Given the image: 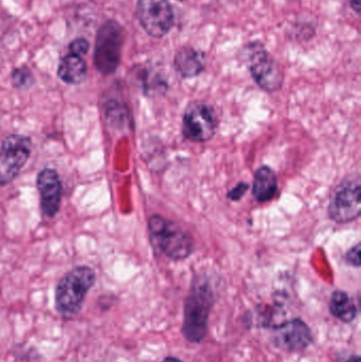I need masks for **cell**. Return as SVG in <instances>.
<instances>
[{
    "mask_svg": "<svg viewBox=\"0 0 361 362\" xmlns=\"http://www.w3.org/2000/svg\"><path fill=\"white\" fill-rule=\"evenodd\" d=\"M213 303V289L209 281L203 276H196L191 284L184 304L182 332L188 341L197 344L206 337Z\"/></svg>",
    "mask_w": 361,
    "mask_h": 362,
    "instance_id": "cell-1",
    "label": "cell"
},
{
    "mask_svg": "<svg viewBox=\"0 0 361 362\" xmlns=\"http://www.w3.org/2000/svg\"><path fill=\"white\" fill-rule=\"evenodd\" d=\"M148 226L150 244L165 257L173 261H182L192 255V236L177 223L155 214L148 219Z\"/></svg>",
    "mask_w": 361,
    "mask_h": 362,
    "instance_id": "cell-2",
    "label": "cell"
},
{
    "mask_svg": "<svg viewBox=\"0 0 361 362\" xmlns=\"http://www.w3.org/2000/svg\"><path fill=\"white\" fill-rule=\"evenodd\" d=\"M95 282V274L88 266L70 270L57 283L55 308L63 317L76 316L82 310L87 293Z\"/></svg>",
    "mask_w": 361,
    "mask_h": 362,
    "instance_id": "cell-3",
    "label": "cell"
},
{
    "mask_svg": "<svg viewBox=\"0 0 361 362\" xmlns=\"http://www.w3.org/2000/svg\"><path fill=\"white\" fill-rule=\"evenodd\" d=\"M245 59L256 84L268 93L281 89L284 74L281 66L261 42H251L245 49Z\"/></svg>",
    "mask_w": 361,
    "mask_h": 362,
    "instance_id": "cell-4",
    "label": "cell"
},
{
    "mask_svg": "<svg viewBox=\"0 0 361 362\" xmlns=\"http://www.w3.org/2000/svg\"><path fill=\"white\" fill-rule=\"evenodd\" d=\"M360 178L350 175L345 178L331 194L328 213L330 218L337 223H349L360 218Z\"/></svg>",
    "mask_w": 361,
    "mask_h": 362,
    "instance_id": "cell-5",
    "label": "cell"
},
{
    "mask_svg": "<svg viewBox=\"0 0 361 362\" xmlns=\"http://www.w3.org/2000/svg\"><path fill=\"white\" fill-rule=\"evenodd\" d=\"M124 34L117 21H108L97 31L93 63L101 74H114L121 61Z\"/></svg>",
    "mask_w": 361,
    "mask_h": 362,
    "instance_id": "cell-6",
    "label": "cell"
},
{
    "mask_svg": "<svg viewBox=\"0 0 361 362\" xmlns=\"http://www.w3.org/2000/svg\"><path fill=\"white\" fill-rule=\"evenodd\" d=\"M218 127V114L210 104L194 102L184 110L182 131L186 139L195 144L210 141L215 136Z\"/></svg>",
    "mask_w": 361,
    "mask_h": 362,
    "instance_id": "cell-7",
    "label": "cell"
},
{
    "mask_svg": "<svg viewBox=\"0 0 361 362\" xmlns=\"http://www.w3.org/2000/svg\"><path fill=\"white\" fill-rule=\"evenodd\" d=\"M32 141L25 135L8 136L0 148V185L12 182L31 154Z\"/></svg>",
    "mask_w": 361,
    "mask_h": 362,
    "instance_id": "cell-8",
    "label": "cell"
},
{
    "mask_svg": "<svg viewBox=\"0 0 361 362\" xmlns=\"http://www.w3.org/2000/svg\"><path fill=\"white\" fill-rule=\"evenodd\" d=\"M137 16L152 37H162L173 27L174 13L169 0H138Z\"/></svg>",
    "mask_w": 361,
    "mask_h": 362,
    "instance_id": "cell-9",
    "label": "cell"
},
{
    "mask_svg": "<svg viewBox=\"0 0 361 362\" xmlns=\"http://www.w3.org/2000/svg\"><path fill=\"white\" fill-rule=\"evenodd\" d=\"M273 340L277 348L286 352H302L313 341V335L304 321L294 319L276 327Z\"/></svg>",
    "mask_w": 361,
    "mask_h": 362,
    "instance_id": "cell-10",
    "label": "cell"
},
{
    "mask_svg": "<svg viewBox=\"0 0 361 362\" xmlns=\"http://www.w3.org/2000/svg\"><path fill=\"white\" fill-rule=\"evenodd\" d=\"M40 196V206L47 217H54L59 212L61 200V182L55 170H42L36 180Z\"/></svg>",
    "mask_w": 361,
    "mask_h": 362,
    "instance_id": "cell-11",
    "label": "cell"
},
{
    "mask_svg": "<svg viewBox=\"0 0 361 362\" xmlns=\"http://www.w3.org/2000/svg\"><path fill=\"white\" fill-rule=\"evenodd\" d=\"M279 189L277 175L271 168H259L252 183V194L256 202L264 204L271 202Z\"/></svg>",
    "mask_w": 361,
    "mask_h": 362,
    "instance_id": "cell-12",
    "label": "cell"
},
{
    "mask_svg": "<svg viewBox=\"0 0 361 362\" xmlns=\"http://www.w3.org/2000/svg\"><path fill=\"white\" fill-rule=\"evenodd\" d=\"M206 65V57L201 51L184 48L178 51L174 59L176 71L182 78H194L201 74Z\"/></svg>",
    "mask_w": 361,
    "mask_h": 362,
    "instance_id": "cell-13",
    "label": "cell"
},
{
    "mask_svg": "<svg viewBox=\"0 0 361 362\" xmlns=\"http://www.w3.org/2000/svg\"><path fill=\"white\" fill-rule=\"evenodd\" d=\"M87 67L84 59L78 55H66L57 68V76L67 84H81L86 78Z\"/></svg>",
    "mask_w": 361,
    "mask_h": 362,
    "instance_id": "cell-14",
    "label": "cell"
},
{
    "mask_svg": "<svg viewBox=\"0 0 361 362\" xmlns=\"http://www.w3.org/2000/svg\"><path fill=\"white\" fill-rule=\"evenodd\" d=\"M330 312L335 318L345 323L355 320L357 316V308L349 293L343 291L333 293L330 301Z\"/></svg>",
    "mask_w": 361,
    "mask_h": 362,
    "instance_id": "cell-15",
    "label": "cell"
},
{
    "mask_svg": "<svg viewBox=\"0 0 361 362\" xmlns=\"http://www.w3.org/2000/svg\"><path fill=\"white\" fill-rule=\"evenodd\" d=\"M13 86L17 89H25L31 86L33 83V76L28 67L17 68L13 71L12 76Z\"/></svg>",
    "mask_w": 361,
    "mask_h": 362,
    "instance_id": "cell-16",
    "label": "cell"
},
{
    "mask_svg": "<svg viewBox=\"0 0 361 362\" xmlns=\"http://www.w3.org/2000/svg\"><path fill=\"white\" fill-rule=\"evenodd\" d=\"M89 47H90V45H89L88 40L82 37L76 38L69 45L70 53L78 55V57H82V55L86 54L88 52Z\"/></svg>",
    "mask_w": 361,
    "mask_h": 362,
    "instance_id": "cell-17",
    "label": "cell"
},
{
    "mask_svg": "<svg viewBox=\"0 0 361 362\" xmlns=\"http://www.w3.org/2000/svg\"><path fill=\"white\" fill-rule=\"evenodd\" d=\"M248 189H249V185L243 181V182L237 183L233 189H231L228 194H227V196H228L229 199L237 202V200L243 198V196L247 193Z\"/></svg>",
    "mask_w": 361,
    "mask_h": 362,
    "instance_id": "cell-18",
    "label": "cell"
},
{
    "mask_svg": "<svg viewBox=\"0 0 361 362\" xmlns=\"http://www.w3.org/2000/svg\"><path fill=\"white\" fill-rule=\"evenodd\" d=\"M345 259H347L348 263L350 265L354 266V267H360V244L356 245L353 248H351V250L347 253V257H345Z\"/></svg>",
    "mask_w": 361,
    "mask_h": 362,
    "instance_id": "cell-19",
    "label": "cell"
},
{
    "mask_svg": "<svg viewBox=\"0 0 361 362\" xmlns=\"http://www.w3.org/2000/svg\"><path fill=\"white\" fill-rule=\"evenodd\" d=\"M352 8L355 11L357 14H360L361 10V0H349Z\"/></svg>",
    "mask_w": 361,
    "mask_h": 362,
    "instance_id": "cell-20",
    "label": "cell"
},
{
    "mask_svg": "<svg viewBox=\"0 0 361 362\" xmlns=\"http://www.w3.org/2000/svg\"><path fill=\"white\" fill-rule=\"evenodd\" d=\"M162 362H182L179 361L178 358H175V357H167Z\"/></svg>",
    "mask_w": 361,
    "mask_h": 362,
    "instance_id": "cell-21",
    "label": "cell"
},
{
    "mask_svg": "<svg viewBox=\"0 0 361 362\" xmlns=\"http://www.w3.org/2000/svg\"><path fill=\"white\" fill-rule=\"evenodd\" d=\"M345 362H360V357L357 356H352L351 358L349 359V361H347Z\"/></svg>",
    "mask_w": 361,
    "mask_h": 362,
    "instance_id": "cell-22",
    "label": "cell"
},
{
    "mask_svg": "<svg viewBox=\"0 0 361 362\" xmlns=\"http://www.w3.org/2000/svg\"><path fill=\"white\" fill-rule=\"evenodd\" d=\"M179 1H182V0H179Z\"/></svg>",
    "mask_w": 361,
    "mask_h": 362,
    "instance_id": "cell-23",
    "label": "cell"
}]
</instances>
